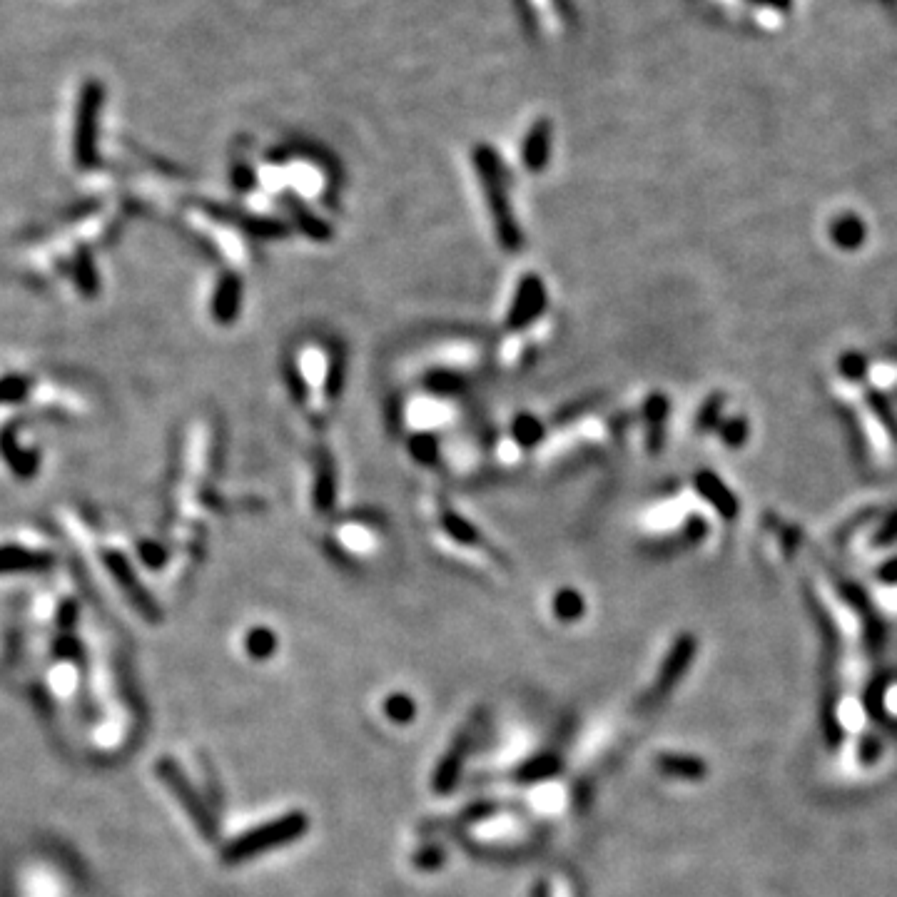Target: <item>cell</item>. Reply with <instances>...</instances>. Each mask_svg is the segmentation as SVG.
<instances>
[{
    "label": "cell",
    "mask_w": 897,
    "mask_h": 897,
    "mask_svg": "<svg viewBox=\"0 0 897 897\" xmlns=\"http://www.w3.org/2000/svg\"><path fill=\"white\" fill-rule=\"evenodd\" d=\"M474 165L476 172L481 177V185H484L486 202H489L491 217H494L496 235H499L501 247L506 252H519L524 245V235H521L519 225L514 220V212L509 207V195H506V180L504 170H501L499 155L489 148V145H479L474 150Z\"/></svg>",
    "instance_id": "1"
},
{
    "label": "cell",
    "mask_w": 897,
    "mask_h": 897,
    "mask_svg": "<svg viewBox=\"0 0 897 897\" xmlns=\"http://www.w3.org/2000/svg\"><path fill=\"white\" fill-rule=\"evenodd\" d=\"M304 830H307V818H304L302 813H292L287 815V818L275 820V823L262 825V828L252 830V833H247L245 838L232 843L230 848H227V860H230V863L250 860L252 855L292 843V840H297Z\"/></svg>",
    "instance_id": "2"
},
{
    "label": "cell",
    "mask_w": 897,
    "mask_h": 897,
    "mask_svg": "<svg viewBox=\"0 0 897 897\" xmlns=\"http://www.w3.org/2000/svg\"><path fill=\"white\" fill-rule=\"evenodd\" d=\"M546 307V287L541 282V277L526 275L521 280L519 290H516L514 304L509 309V327L511 329H524L544 312Z\"/></svg>",
    "instance_id": "3"
},
{
    "label": "cell",
    "mask_w": 897,
    "mask_h": 897,
    "mask_svg": "<svg viewBox=\"0 0 897 897\" xmlns=\"http://www.w3.org/2000/svg\"><path fill=\"white\" fill-rule=\"evenodd\" d=\"M524 165L526 170L531 172H541L546 165H549V155H551V123L549 120H536L534 128L529 130L524 140Z\"/></svg>",
    "instance_id": "4"
},
{
    "label": "cell",
    "mask_w": 897,
    "mask_h": 897,
    "mask_svg": "<svg viewBox=\"0 0 897 897\" xmlns=\"http://www.w3.org/2000/svg\"><path fill=\"white\" fill-rule=\"evenodd\" d=\"M242 307V280L237 275H225L217 285L215 299H212V314L220 324H232Z\"/></svg>",
    "instance_id": "5"
},
{
    "label": "cell",
    "mask_w": 897,
    "mask_h": 897,
    "mask_svg": "<svg viewBox=\"0 0 897 897\" xmlns=\"http://www.w3.org/2000/svg\"><path fill=\"white\" fill-rule=\"evenodd\" d=\"M98 88L90 85L88 93H85L83 110H80V123H78V155L83 157V162H90V145H93V130H95V115H98Z\"/></svg>",
    "instance_id": "6"
},
{
    "label": "cell",
    "mask_w": 897,
    "mask_h": 897,
    "mask_svg": "<svg viewBox=\"0 0 897 897\" xmlns=\"http://www.w3.org/2000/svg\"><path fill=\"white\" fill-rule=\"evenodd\" d=\"M334 464L327 454H322L317 464V486H314V506L319 511H329L334 504Z\"/></svg>",
    "instance_id": "7"
},
{
    "label": "cell",
    "mask_w": 897,
    "mask_h": 897,
    "mask_svg": "<svg viewBox=\"0 0 897 897\" xmlns=\"http://www.w3.org/2000/svg\"><path fill=\"white\" fill-rule=\"evenodd\" d=\"M287 207H290L292 217L297 220L299 230H302L304 235L312 237V240H327V237L332 235V230H329L322 220H317V217H314L312 212L302 205V202L295 200V197H287Z\"/></svg>",
    "instance_id": "8"
},
{
    "label": "cell",
    "mask_w": 897,
    "mask_h": 897,
    "mask_svg": "<svg viewBox=\"0 0 897 897\" xmlns=\"http://www.w3.org/2000/svg\"><path fill=\"white\" fill-rule=\"evenodd\" d=\"M514 439L521 444V447L531 449L544 439V427L536 417L531 414H519L514 422Z\"/></svg>",
    "instance_id": "9"
},
{
    "label": "cell",
    "mask_w": 897,
    "mask_h": 897,
    "mask_svg": "<svg viewBox=\"0 0 897 897\" xmlns=\"http://www.w3.org/2000/svg\"><path fill=\"white\" fill-rule=\"evenodd\" d=\"M442 526L449 531L451 539L461 541V544H479L481 541L479 531H476L469 521L461 519L459 514H451V511H447V514L442 516Z\"/></svg>",
    "instance_id": "10"
},
{
    "label": "cell",
    "mask_w": 897,
    "mask_h": 897,
    "mask_svg": "<svg viewBox=\"0 0 897 897\" xmlns=\"http://www.w3.org/2000/svg\"><path fill=\"white\" fill-rule=\"evenodd\" d=\"M554 611L561 621H576L584 613V598H581L579 591H559L554 598Z\"/></svg>",
    "instance_id": "11"
},
{
    "label": "cell",
    "mask_w": 897,
    "mask_h": 897,
    "mask_svg": "<svg viewBox=\"0 0 897 897\" xmlns=\"http://www.w3.org/2000/svg\"><path fill=\"white\" fill-rule=\"evenodd\" d=\"M409 451L419 464H434L439 459V442L432 434H414L409 439Z\"/></svg>",
    "instance_id": "12"
},
{
    "label": "cell",
    "mask_w": 897,
    "mask_h": 897,
    "mask_svg": "<svg viewBox=\"0 0 897 897\" xmlns=\"http://www.w3.org/2000/svg\"><path fill=\"white\" fill-rule=\"evenodd\" d=\"M277 648L275 633L267 631V628H255V631L247 636V651L255 658H267Z\"/></svg>",
    "instance_id": "13"
},
{
    "label": "cell",
    "mask_w": 897,
    "mask_h": 897,
    "mask_svg": "<svg viewBox=\"0 0 897 897\" xmlns=\"http://www.w3.org/2000/svg\"><path fill=\"white\" fill-rule=\"evenodd\" d=\"M461 755H464V750L461 748L451 750V753L447 755V760H444L442 768H439V773H437V788L439 790L451 788V783H454L456 773H459V768H461Z\"/></svg>",
    "instance_id": "14"
},
{
    "label": "cell",
    "mask_w": 897,
    "mask_h": 897,
    "mask_svg": "<svg viewBox=\"0 0 897 897\" xmlns=\"http://www.w3.org/2000/svg\"><path fill=\"white\" fill-rule=\"evenodd\" d=\"M427 387L434 389V392H439V394H454L464 387V377H459V374H451V372L429 374Z\"/></svg>",
    "instance_id": "15"
},
{
    "label": "cell",
    "mask_w": 897,
    "mask_h": 897,
    "mask_svg": "<svg viewBox=\"0 0 897 897\" xmlns=\"http://www.w3.org/2000/svg\"><path fill=\"white\" fill-rule=\"evenodd\" d=\"M40 561L35 556L25 554V551L8 549L0 551V569H25V566H38Z\"/></svg>",
    "instance_id": "16"
},
{
    "label": "cell",
    "mask_w": 897,
    "mask_h": 897,
    "mask_svg": "<svg viewBox=\"0 0 897 897\" xmlns=\"http://www.w3.org/2000/svg\"><path fill=\"white\" fill-rule=\"evenodd\" d=\"M387 713L394 721H409L414 716V703L407 696H392L387 703Z\"/></svg>",
    "instance_id": "17"
},
{
    "label": "cell",
    "mask_w": 897,
    "mask_h": 897,
    "mask_svg": "<svg viewBox=\"0 0 897 897\" xmlns=\"http://www.w3.org/2000/svg\"><path fill=\"white\" fill-rule=\"evenodd\" d=\"M255 185V175H252L250 167L240 165V170H235V187L237 190H250Z\"/></svg>",
    "instance_id": "18"
},
{
    "label": "cell",
    "mask_w": 897,
    "mask_h": 897,
    "mask_svg": "<svg viewBox=\"0 0 897 897\" xmlns=\"http://www.w3.org/2000/svg\"><path fill=\"white\" fill-rule=\"evenodd\" d=\"M753 3H763V5H770V8H788V3H790V0H753Z\"/></svg>",
    "instance_id": "19"
}]
</instances>
